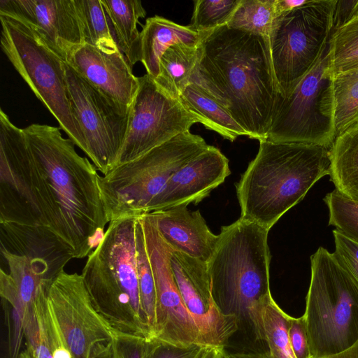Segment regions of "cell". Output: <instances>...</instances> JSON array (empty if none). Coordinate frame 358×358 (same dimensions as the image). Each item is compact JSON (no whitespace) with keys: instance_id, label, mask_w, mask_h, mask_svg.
I'll list each match as a JSON object with an SVG mask.
<instances>
[{"instance_id":"6da1fadb","label":"cell","mask_w":358,"mask_h":358,"mask_svg":"<svg viewBox=\"0 0 358 358\" xmlns=\"http://www.w3.org/2000/svg\"><path fill=\"white\" fill-rule=\"evenodd\" d=\"M75 145L59 127L20 129L0 109V222L45 228L82 259L108 220L97 169Z\"/></svg>"},{"instance_id":"7a4b0ae2","label":"cell","mask_w":358,"mask_h":358,"mask_svg":"<svg viewBox=\"0 0 358 358\" xmlns=\"http://www.w3.org/2000/svg\"><path fill=\"white\" fill-rule=\"evenodd\" d=\"M199 34L190 83L220 104L249 138L266 140L279 94L268 38L227 24Z\"/></svg>"},{"instance_id":"3957f363","label":"cell","mask_w":358,"mask_h":358,"mask_svg":"<svg viewBox=\"0 0 358 358\" xmlns=\"http://www.w3.org/2000/svg\"><path fill=\"white\" fill-rule=\"evenodd\" d=\"M267 229L238 219L223 226L208 261L213 300L225 315L234 317L256 341L265 342L262 310L271 296V254Z\"/></svg>"},{"instance_id":"277c9868","label":"cell","mask_w":358,"mask_h":358,"mask_svg":"<svg viewBox=\"0 0 358 358\" xmlns=\"http://www.w3.org/2000/svg\"><path fill=\"white\" fill-rule=\"evenodd\" d=\"M329 149L315 145L259 141L258 152L236 185L241 218L269 231L329 175Z\"/></svg>"},{"instance_id":"5b68a950","label":"cell","mask_w":358,"mask_h":358,"mask_svg":"<svg viewBox=\"0 0 358 358\" xmlns=\"http://www.w3.org/2000/svg\"><path fill=\"white\" fill-rule=\"evenodd\" d=\"M137 218L108 223L81 275L96 309L115 331L148 340L152 336L141 303Z\"/></svg>"},{"instance_id":"8992f818","label":"cell","mask_w":358,"mask_h":358,"mask_svg":"<svg viewBox=\"0 0 358 358\" xmlns=\"http://www.w3.org/2000/svg\"><path fill=\"white\" fill-rule=\"evenodd\" d=\"M310 271L303 317L311 358H326L358 340V282L322 247L310 256Z\"/></svg>"},{"instance_id":"52a82bcc","label":"cell","mask_w":358,"mask_h":358,"mask_svg":"<svg viewBox=\"0 0 358 358\" xmlns=\"http://www.w3.org/2000/svg\"><path fill=\"white\" fill-rule=\"evenodd\" d=\"M208 146L201 136L186 131L100 176L108 223L147 214L149 206L171 176Z\"/></svg>"},{"instance_id":"ba28073f","label":"cell","mask_w":358,"mask_h":358,"mask_svg":"<svg viewBox=\"0 0 358 358\" xmlns=\"http://www.w3.org/2000/svg\"><path fill=\"white\" fill-rule=\"evenodd\" d=\"M0 21L3 52L60 129L85 154L84 138L71 109L65 59L35 27L6 15H0Z\"/></svg>"},{"instance_id":"9c48e42d","label":"cell","mask_w":358,"mask_h":358,"mask_svg":"<svg viewBox=\"0 0 358 358\" xmlns=\"http://www.w3.org/2000/svg\"><path fill=\"white\" fill-rule=\"evenodd\" d=\"M331 37L319 59L287 96L279 93L266 140L330 149L335 138Z\"/></svg>"},{"instance_id":"30bf717a","label":"cell","mask_w":358,"mask_h":358,"mask_svg":"<svg viewBox=\"0 0 358 358\" xmlns=\"http://www.w3.org/2000/svg\"><path fill=\"white\" fill-rule=\"evenodd\" d=\"M336 0H306L275 17L268 36L279 93L286 96L319 59L333 34Z\"/></svg>"},{"instance_id":"8fae6325","label":"cell","mask_w":358,"mask_h":358,"mask_svg":"<svg viewBox=\"0 0 358 358\" xmlns=\"http://www.w3.org/2000/svg\"><path fill=\"white\" fill-rule=\"evenodd\" d=\"M65 77L71 112L85 143V155L98 171L107 174L117 166L131 106H124L103 94L66 62Z\"/></svg>"},{"instance_id":"7c38bea8","label":"cell","mask_w":358,"mask_h":358,"mask_svg":"<svg viewBox=\"0 0 358 358\" xmlns=\"http://www.w3.org/2000/svg\"><path fill=\"white\" fill-rule=\"evenodd\" d=\"M138 83L116 166L138 158L200 123L179 99L162 90L148 73L138 77Z\"/></svg>"},{"instance_id":"4fadbf2b","label":"cell","mask_w":358,"mask_h":358,"mask_svg":"<svg viewBox=\"0 0 358 358\" xmlns=\"http://www.w3.org/2000/svg\"><path fill=\"white\" fill-rule=\"evenodd\" d=\"M47 303L76 358H90L115 331L96 309L81 274L62 271L47 292Z\"/></svg>"},{"instance_id":"5bb4252c","label":"cell","mask_w":358,"mask_h":358,"mask_svg":"<svg viewBox=\"0 0 358 358\" xmlns=\"http://www.w3.org/2000/svg\"><path fill=\"white\" fill-rule=\"evenodd\" d=\"M156 290L154 338L176 346H206L187 308L170 265L171 248L164 242L151 214L140 217Z\"/></svg>"},{"instance_id":"9a60e30c","label":"cell","mask_w":358,"mask_h":358,"mask_svg":"<svg viewBox=\"0 0 358 358\" xmlns=\"http://www.w3.org/2000/svg\"><path fill=\"white\" fill-rule=\"evenodd\" d=\"M170 265L184 303L206 346L224 348L239 329L234 317L224 315L215 303L207 264L171 249Z\"/></svg>"},{"instance_id":"2e32d148","label":"cell","mask_w":358,"mask_h":358,"mask_svg":"<svg viewBox=\"0 0 358 358\" xmlns=\"http://www.w3.org/2000/svg\"><path fill=\"white\" fill-rule=\"evenodd\" d=\"M0 15L35 27L65 61L85 43L74 0H0Z\"/></svg>"},{"instance_id":"e0dca14e","label":"cell","mask_w":358,"mask_h":358,"mask_svg":"<svg viewBox=\"0 0 358 358\" xmlns=\"http://www.w3.org/2000/svg\"><path fill=\"white\" fill-rule=\"evenodd\" d=\"M230 173L228 159L218 148L209 145L171 176L149 206L147 214L196 204Z\"/></svg>"},{"instance_id":"ac0fdd59","label":"cell","mask_w":358,"mask_h":358,"mask_svg":"<svg viewBox=\"0 0 358 358\" xmlns=\"http://www.w3.org/2000/svg\"><path fill=\"white\" fill-rule=\"evenodd\" d=\"M66 62L101 92L131 106L138 89V77L120 50L107 52L83 43L69 55Z\"/></svg>"},{"instance_id":"d6986e66","label":"cell","mask_w":358,"mask_h":358,"mask_svg":"<svg viewBox=\"0 0 358 358\" xmlns=\"http://www.w3.org/2000/svg\"><path fill=\"white\" fill-rule=\"evenodd\" d=\"M150 214L161 237L172 250L208 262L218 235L210 231L199 210L190 212L187 206H180Z\"/></svg>"},{"instance_id":"ffe728a7","label":"cell","mask_w":358,"mask_h":358,"mask_svg":"<svg viewBox=\"0 0 358 358\" xmlns=\"http://www.w3.org/2000/svg\"><path fill=\"white\" fill-rule=\"evenodd\" d=\"M0 249L30 258L45 259L64 268L71 252L45 228L0 222Z\"/></svg>"},{"instance_id":"44dd1931","label":"cell","mask_w":358,"mask_h":358,"mask_svg":"<svg viewBox=\"0 0 358 358\" xmlns=\"http://www.w3.org/2000/svg\"><path fill=\"white\" fill-rule=\"evenodd\" d=\"M141 62L153 79L159 74V61L171 45L178 42L196 45L200 35L189 25L182 26L155 15L148 17L140 32Z\"/></svg>"},{"instance_id":"7402d4cb","label":"cell","mask_w":358,"mask_h":358,"mask_svg":"<svg viewBox=\"0 0 358 358\" xmlns=\"http://www.w3.org/2000/svg\"><path fill=\"white\" fill-rule=\"evenodd\" d=\"M118 48L133 66L141 62V36L137 29L146 11L139 0H101Z\"/></svg>"},{"instance_id":"603a6c76","label":"cell","mask_w":358,"mask_h":358,"mask_svg":"<svg viewBox=\"0 0 358 358\" xmlns=\"http://www.w3.org/2000/svg\"><path fill=\"white\" fill-rule=\"evenodd\" d=\"M329 157V176L335 189L358 202V121L336 136Z\"/></svg>"},{"instance_id":"cb8c5ba5","label":"cell","mask_w":358,"mask_h":358,"mask_svg":"<svg viewBox=\"0 0 358 358\" xmlns=\"http://www.w3.org/2000/svg\"><path fill=\"white\" fill-rule=\"evenodd\" d=\"M179 100L200 123L230 141L248 133L215 100L194 83H189L182 91Z\"/></svg>"},{"instance_id":"d4e9b609","label":"cell","mask_w":358,"mask_h":358,"mask_svg":"<svg viewBox=\"0 0 358 358\" xmlns=\"http://www.w3.org/2000/svg\"><path fill=\"white\" fill-rule=\"evenodd\" d=\"M199 43L178 42L169 47L159 61L156 85L169 96L178 99L182 91L190 83L199 60Z\"/></svg>"},{"instance_id":"484cf974","label":"cell","mask_w":358,"mask_h":358,"mask_svg":"<svg viewBox=\"0 0 358 358\" xmlns=\"http://www.w3.org/2000/svg\"><path fill=\"white\" fill-rule=\"evenodd\" d=\"M333 89L337 136L358 121V67L334 74Z\"/></svg>"},{"instance_id":"4316f807","label":"cell","mask_w":358,"mask_h":358,"mask_svg":"<svg viewBox=\"0 0 358 358\" xmlns=\"http://www.w3.org/2000/svg\"><path fill=\"white\" fill-rule=\"evenodd\" d=\"M81 21L85 43L101 50H120L101 0H74Z\"/></svg>"},{"instance_id":"83f0119b","label":"cell","mask_w":358,"mask_h":358,"mask_svg":"<svg viewBox=\"0 0 358 358\" xmlns=\"http://www.w3.org/2000/svg\"><path fill=\"white\" fill-rule=\"evenodd\" d=\"M262 317L268 357L296 358L288 336L291 316L279 307L272 296L263 306Z\"/></svg>"},{"instance_id":"f1b7e54d","label":"cell","mask_w":358,"mask_h":358,"mask_svg":"<svg viewBox=\"0 0 358 358\" xmlns=\"http://www.w3.org/2000/svg\"><path fill=\"white\" fill-rule=\"evenodd\" d=\"M275 0H241L227 26L268 38L275 14Z\"/></svg>"},{"instance_id":"f546056e","label":"cell","mask_w":358,"mask_h":358,"mask_svg":"<svg viewBox=\"0 0 358 358\" xmlns=\"http://www.w3.org/2000/svg\"><path fill=\"white\" fill-rule=\"evenodd\" d=\"M136 241L141 303L152 336L154 338L156 313L155 284L140 217H138L136 221Z\"/></svg>"},{"instance_id":"4dcf8cb0","label":"cell","mask_w":358,"mask_h":358,"mask_svg":"<svg viewBox=\"0 0 358 358\" xmlns=\"http://www.w3.org/2000/svg\"><path fill=\"white\" fill-rule=\"evenodd\" d=\"M331 62L334 74L358 67V20L333 32Z\"/></svg>"},{"instance_id":"1f68e13d","label":"cell","mask_w":358,"mask_h":358,"mask_svg":"<svg viewBox=\"0 0 358 358\" xmlns=\"http://www.w3.org/2000/svg\"><path fill=\"white\" fill-rule=\"evenodd\" d=\"M241 0H197L189 25L198 33L213 31L227 24Z\"/></svg>"},{"instance_id":"d6a6232c","label":"cell","mask_w":358,"mask_h":358,"mask_svg":"<svg viewBox=\"0 0 358 358\" xmlns=\"http://www.w3.org/2000/svg\"><path fill=\"white\" fill-rule=\"evenodd\" d=\"M50 285L43 286L35 301V312L40 329L43 331L52 358H76L47 303V292Z\"/></svg>"},{"instance_id":"836d02e7","label":"cell","mask_w":358,"mask_h":358,"mask_svg":"<svg viewBox=\"0 0 358 358\" xmlns=\"http://www.w3.org/2000/svg\"><path fill=\"white\" fill-rule=\"evenodd\" d=\"M323 200L329 210L328 224L358 243V202L343 196L336 189L327 194Z\"/></svg>"},{"instance_id":"e575fe53","label":"cell","mask_w":358,"mask_h":358,"mask_svg":"<svg viewBox=\"0 0 358 358\" xmlns=\"http://www.w3.org/2000/svg\"><path fill=\"white\" fill-rule=\"evenodd\" d=\"M208 346H176L156 338L145 339L142 358H202Z\"/></svg>"},{"instance_id":"d590c367","label":"cell","mask_w":358,"mask_h":358,"mask_svg":"<svg viewBox=\"0 0 358 358\" xmlns=\"http://www.w3.org/2000/svg\"><path fill=\"white\" fill-rule=\"evenodd\" d=\"M332 233L335 243L334 255L341 266L358 282V243L350 239L336 229Z\"/></svg>"},{"instance_id":"8d00e7d4","label":"cell","mask_w":358,"mask_h":358,"mask_svg":"<svg viewBox=\"0 0 358 358\" xmlns=\"http://www.w3.org/2000/svg\"><path fill=\"white\" fill-rule=\"evenodd\" d=\"M145 338L115 331L111 341L113 358H142Z\"/></svg>"},{"instance_id":"74e56055","label":"cell","mask_w":358,"mask_h":358,"mask_svg":"<svg viewBox=\"0 0 358 358\" xmlns=\"http://www.w3.org/2000/svg\"><path fill=\"white\" fill-rule=\"evenodd\" d=\"M288 336L296 358H311L303 315L297 318L291 317Z\"/></svg>"},{"instance_id":"f35d334b","label":"cell","mask_w":358,"mask_h":358,"mask_svg":"<svg viewBox=\"0 0 358 358\" xmlns=\"http://www.w3.org/2000/svg\"><path fill=\"white\" fill-rule=\"evenodd\" d=\"M306 0H275V17L303 5Z\"/></svg>"},{"instance_id":"ab89813d","label":"cell","mask_w":358,"mask_h":358,"mask_svg":"<svg viewBox=\"0 0 358 358\" xmlns=\"http://www.w3.org/2000/svg\"><path fill=\"white\" fill-rule=\"evenodd\" d=\"M90 358H113L111 342L108 344L96 345Z\"/></svg>"},{"instance_id":"60d3db41","label":"cell","mask_w":358,"mask_h":358,"mask_svg":"<svg viewBox=\"0 0 358 358\" xmlns=\"http://www.w3.org/2000/svg\"><path fill=\"white\" fill-rule=\"evenodd\" d=\"M223 358H269L267 352H234L227 353L225 350Z\"/></svg>"},{"instance_id":"b9f144b4","label":"cell","mask_w":358,"mask_h":358,"mask_svg":"<svg viewBox=\"0 0 358 358\" xmlns=\"http://www.w3.org/2000/svg\"><path fill=\"white\" fill-rule=\"evenodd\" d=\"M326 358H358V340L343 352Z\"/></svg>"},{"instance_id":"7bdbcfd3","label":"cell","mask_w":358,"mask_h":358,"mask_svg":"<svg viewBox=\"0 0 358 358\" xmlns=\"http://www.w3.org/2000/svg\"><path fill=\"white\" fill-rule=\"evenodd\" d=\"M224 348L208 347L202 358H223Z\"/></svg>"},{"instance_id":"ee69618b","label":"cell","mask_w":358,"mask_h":358,"mask_svg":"<svg viewBox=\"0 0 358 358\" xmlns=\"http://www.w3.org/2000/svg\"><path fill=\"white\" fill-rule=\"evenodd\" d=\"M17 358H38L35 352L29 346L19 355Z\"/></svg>"},{"instance_id":"f6af8a7d","label":"cell","mask_w":358,"mask_h":358,"mask_svg":"<svg viewBox=\"0 0 358 358\" xmlns=\"http://www.w3.org/2000/svg\"><path fill=\"white\" fill-rule=\"evenodd\" d=\"M353 20H358V0H355V4H354V6L352 8L351 13H350V15L348 22Z\"/></svg>"}]
</instances>
